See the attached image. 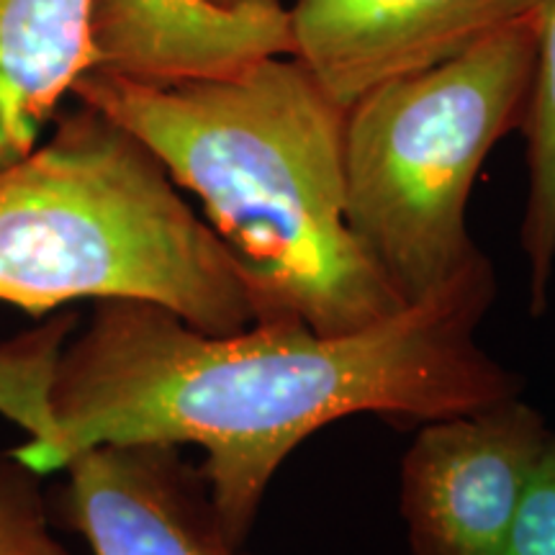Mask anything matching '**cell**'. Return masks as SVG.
Returning <instances> with one entry per match:
<instances>
[{"label": "cell", "instance_id": "1", "mask_svg": "<svg viewBox=\"0 0 555 555\" xmlns=\"http://www.w3.org/2000/svg\"><path fill=\"white\" fill-rule=\"evenodd\" d=\"M496 294L478 247L429 296L343 335L304 322L206 332L150 301H95L62 352L50 440L11 453L50 476L108 442L196 446L221 525L245 547L278 470L322 427L425 425L522 393L476 337Z\"/></svg>", "mask_w": 555, "mask_h": 555}, {"label": "cell", "instance_id": "2", "mask_svg": "<svg viewBox=\"0 0 555 555\" xmlns=\"http://www.w3.org/2000/svg\"><path fill=\"white\" fill-rule=\"evenodd\" d=\"M73 95L131 131L201 201L255 322L343 335L406 307L347 224V108L296 57L172 82L88 69Z\"/></svg>", "mask_w": 555, "mask_h": 555}, {"label": "cell", "instance_id": "3", "mask_svg": "<svg viewBox=\"0 0 555 555\" xmlns=\"http://www.w3.org/2000/svg\"><path fill=\"white\" fill-rule=\"evenodd\" d=\"M134 298L206 332L255 322L237 262L163 163L80 103L0 168V301L47 317Z\"/></svg>", "mask_w": 555, "mask_h": 555}, {"label": "cell", "instance_id": "4", "mask_svg": "<svg viewBox=\"0 0 555 555\" xmlns=\"http://www.w3.org/2000/svg\"><path fill=\"white\" fill-rule=\"evenodd\" d=\"M535 65L538 21L527 13L347 108V224L406 304L478 249L466 224L470 191L491 150L522 127Z\"/></svg>", "mask_w": 555, "mask_h": 555}, {"label": "cell", "instance_id": "5", "mask_svg": "<svg viewBox=\"0 0 555 555\" xmlns=\"http://www.w3.org/2000/svg\"><path fill=\"white\" fill-rule=\"evenodd\" d=\"M553 446L522 393L420 425L399 470L412 555H496Z\"/></svg>", "mask_w": 555, "mask_h": 555}, {"label": "cell", "instance_id": "6", "mask_svg": "<svg viewBox=\"0 0 555 555\" xmlns=\"http://www.w3.org/2000/svg\"><path fill=\"white\" fill-rule=\"evenodd\" d=\"M538 0H296L294 57L343 108L466 52Z\"/></svg>", "mask_w": 555, "mask_h": 555}, {"label": "cell", "instance_id": "7", "mask_svg": "<svg viewBox=\"0 0 555 555\" xmlns=\"http://www.w3.org/2000/svg\"><path fill=\"white\" fill-rule=\"evenodd\" d=\"M62 470L65 522L93 555H242L178 446L108 442Z\"/></svg>", "mask_w": 555, "mask_h": 555}, {"label": "cell", "instance_id": "8", "mask_svg": "<svg viewBox=\"0 0 555 555\" xmlns=\"http://www.w3.org/2000/svg\"><path fill=\"white\" fill-rule=\"evenodd\" d=\"M93 69L144 82L219 78L294 57L281 0H95Z\"/></svg>", "mask_w": 555, "mask_h": 555}, {"label": "cell", "instance_id": "9", "mask_svg": "<svg viewBox=\"0 0 555 555\" xmlns=\"http://www.w3.org/2000/svg\"><path fill=\"white\" fill-rule=\"evenodd\" d=\"M95 0H0V168L24 159L95 65Z\"/></svg>", "mask_w": 555, "mask_h": 555}, {"label": "cell", "instance_id": "10", "mask_svg": "<svg viewBox=\"0 0 555 555\" xmlns=\"http://www.w3.org/2000/svg\"><path fill=\"white\" fill-rule=\"evenodd\" d=\"M538 65L522 131L527 144V201L519 247L527 260L530 314L543 317L555 273V0H538Z\"/></svg>", "mask_w": 555, "mask_h": 555}, {"label": "cell", "instance_id": "11", "mask_svg": "<svg viewBox=\"0 0 555 555\" xmlns=\"http://www.w3.org/2000/svg\"><path fill=\"white\" fill-rule=\"evenodd\" d=\"M78 311L62 309L0 343V416L26 435L21 446H44L52 435V388L65 345L80 327Z\"/></svg>", "mask_w": 555, "mask_h": 555}, {"label": "cell", "instance_id": "12", "mask_svg": "<svg viewBox=\"0 0 555 555\" xmlns=\"http://www.w3.org/2000/svg\"><path fill=\"white\" fill-rule=\"evenodd\" d=\"M41 478L13 453L0 455V555H73L54 535Z\"/></svg>", "mask_w": 555, "mask_h": 555}, {"label": "cell", "instance_id": "13", "mask_svg": "<svg viewBox=\"0 0 555 555\" xmlns=\"http://www.w3.org/2000/svg\"><path fill=\"white\" fill-rule=\"evenodd\" d=\"M496 555H555V446L527 483Z\"/></svg>", "mask_w": 555, "mask_h": 555}, {"label": "cell", "instance_id": "14", "mask_svg": "<svg viewBox=\"0 0 555 555\" xmlns=\"http://www.w3.org/2000/svg\"><path fill=\"white\" fill-rule=\"evenodd\" d=\"M217 3H234V0H217Z\"/></svg>", "mask_w": 555, "mask_h": 555}]
</instances>
